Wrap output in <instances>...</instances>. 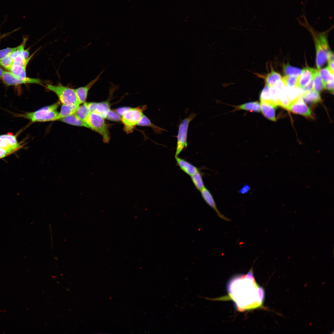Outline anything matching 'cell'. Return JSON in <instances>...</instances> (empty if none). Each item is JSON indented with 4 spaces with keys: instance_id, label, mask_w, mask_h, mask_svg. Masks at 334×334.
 Here are the masks:
<instances>
[{
    "instance_id": "obj_1",
    "label": "cell",
    "mask_w": 334,
    "mask_h": 334,
    "mask_svg": "<svg viewBox=\"0 0 334 334\" xmlns=\"http://www.w3.org/2000/svg\"><path fill=\"white\" fill-rule=\"evenodd\" d=\"M59 102L44 107L36 111L19 114L18 117L29 120L32 122L54 121L59 120V113L56 111Z\"/></svg>"
},
{
    "instance_id": "obj_2",
    "label": "cell",
    "mask_w": 334,
    "mask_h": 334,
    "mask_svg": "<svg viewBox=\"0 0 334 334\" xmlns=\"http://www.w3.org/2000/svg\"><path fill=\"white\" fill-rule=\"evenodd\" d=\"M146 105L130 108L121 116V121L124 125L123 130L127 133L132 132L143 116L146 109Z\"/></svg>"
},
{
    "instance_id": "obj_3",
    "label": "cell",
    "mask_w": 334,
    "mask_h": 334,
    "mask_svg": "<svg viewBox=\"0 0 334 334\" xmlns=\"http://www.w3.org/2000/svg\"><path fill=\"white\" fill-rule=\"evenodd\" d=\"M315 40L316 49V64L318 70L328 60L330 52L326 37V32L316 33Z\"/></svg>"
},
{
    "instance_id": "obj_4",
    "label": "cell",
    "mask_w": 334,
    "mask_h": 334,
    "mask_svg": "<svg viewBox=\"0 0 334 334\" xmlns=\"http://www.w3.org/2000/svg\"><path fill=\"white\" fill-rule=\"evenodd\" d=\"M45 86L57 95L62 104L78 105L80 104L74 89L60 84L57 85L47 84Z\"/></svg>"
},
{
    "instance_id": "obj_5",
    "label": "cell",
    "mask_w": 334,
    "mask_h": 334,
    "mask_svg": "<svg viewBox=\"0 0 334 334\" xmlns=\"http://www.w3.org/2000/svg\"><path fill=\"white\" fill-rule=\"evenodd\" d=\"M104 119L96 113L91 112L86 124L90 129L102 136L104 142L108 143L110 139L109 126Z\"/></svg>"
},
{
    "instance_id": "obj_6",
    "label": "cell",
    "mask_w": 334,
    "mask_h": 334,
    "mask_svg": "<svg viewBox=\"0 0 334 334\" xmlns=\"http://www.w3.org/2000/svg\"><path fill=\"white\" fill-rule=\"evenodd\" d=\"M196 115V114L191 113L183 119L179 125L175 156H178L181 152L187 147L188 126L190 122Z\"/></svg>"
},
{
    "instance_id": "obj_7",
    "label": "cell",
    "mask_w": 334,
    "mask_h": 334,
    "mask_svg": "<svg viewBox=\"0 0 334 334\" xmlns=\"http://www.w3.org/2000/svg\"><path fill=\"white\" fill-rule=\"evenodd\" d=\"M1 79L3 83L8 86L28 84H36L43 85L42 81L39 79L27 77L24 78H19L9 71H4Z\"/></svg>"
},
{
    "instance_id": "obj_8",
    "label": "cell",
    "mask_w": 334,
    "mask_h": 334,
    "mask_svg": "<svg viewBox=\"0 0 334 334\" xmlns=\"http://www.w3.org/2000/svg\"><path fill=\"white\" fill-rule=\"evenodd\" d=\"M287 109L306 117H313L311 110L304 102L301 96L291 101Z\"/></svg>"
},
{
    "instance_id": "obj_9",
    "label": "cell",
    "mask_w": 334,
    "mask_h": 334,
    "mask_svg": "<svg viewBox=\"0 0 334 334\" xmlns=\"http://www.w3.org/2000/svg\"><path fill=\"white\" fill-rule=\"evenodd\" d=\"M21 147L16 137L12 134L0 135V149L5 150L11 153L19 149Z\"/></svg>"
},
{
    "instance_id": "obj_10",
    "label": "cell",
    "mask_w": 334,
    "mask_h": 334,
    "mask_svg": "<svg viewBox=\"0 0 334 334\" xmlns=\"http://www.w3.org/2000/svg\"><path fill=\"white\" fill-rule=\"evenodd\" d=\"M104 71V70L102 71L95 78L91 81L85 86L79 87L75 89L76 95L80 104L82 103L85 101L89 90L93 85L100 79V76Z\"/></svg>"
},
{
    "instance_id": "obj_11",
    "label": "cell",
    "mask_w": 334,
    "mask_h": 334,
    "mask_svg": "<svg viewBox=\"0 0 334 334\" xmlns=\"http://www.w3.org/2000/svg\"><path fill=\"white\" fill-rule=\"evenodd\" d=\"M200 191L202 196L206 203L215 211L220 218L227 221H230L219 211L213 196L208 189L204 187Z\"/></svg>"
},
{
    "instance_id": "obj_12",
    "label": "cell",
    "mask_w": 334,
    "mask_h": 334,
    "mask_svg": "<svg viewBox=\"0 0 334 334\" xmlns=\"http://www.w3.org/2000/svg\"><path fill=\"white\" fill-rule=\"evenodd\" d=\"M261 111L263 114L271 121L276 120L275 110L276 106L272 103L260 102Z\"/></svg>"
},
{
    "instance_id": "obj_13",
    "label": "cell",
    "mask_w": 334,
    "mask_h": 334,
    "mask_svg": "<svg viewBox=\"0 0 334 334\" xmlns=\"http://www.w3.org/2000/svg\"><path fill=\"white\" fill-rule=\"evenodd\" d=\"M314 69L306 67L302 71V72L298 76V87L302 89L312 78L313 74L315 71Z\"/></svg>"
},
{
    "instance_id": "obj_14",
    "label": "cell",
    "mask_w": 334,
    "mask_h": 334,
    "mask_svg": "<svg viewBox=\"0 0 334 334\" xmlns=\"http://www.w3.org/2000/svg\"><path fill=\"white\" fill-rule=\"evenodd\" d=\"M175 158L177 163L180 169L190 176L198 170L197 168L189 162L178 156H175Z\"/></svg>"
},
{
    "instance_id": "obj_15",
    "label": "cell",
    "mask_w": 334,
    "mask_h": 334,
    "mask_svg": "<svg viewBox=\"0 0 334 334\" xmlns=\"http://www.w3.org/2000/svg\"><path fill=\"white\" fill-rule=\"evenodd\" d=\"M301 97L304 102L309 105H314L321 101L319 93L314 90L303 92Z\"/></svg>"
},
{
    "instance_id": "obj_16",
    "label": "cell",
    "mask_w": 334,
    "mask_h": 334,
    "mask_svg": "<svg viewBox=\"0 0 334 334\" xmlns=\"http://www.w3.org/2000/svg\"><path fill=\"white\" fill-rule=\"evenodd\" d=\"M234 107V111L243 110L255 112L261 111L260 104L258 101L249 102Z\"/></svg>"
},
{
    "instance_id": "obj_17",
    "label": "cell",
    "mask_w": 334,
    "mask_h": 334,
    "mask_svg": "<svg viewBox=\"0 0 334 334\" xmlns=\"http://www.w3.org/2000/svg\"><path fill=\"white\" fill-rule=\"evenodd\" d=\"M59 120L70 125L89 128L86 124L79 119L75 114L62 118Z\"/></svg>"
},
{
    "instance_id": "obj_18",
    "label": "cell",
    "mask_w": 334,
    "mask_h": 334,
    "mask_svg": "<svg viewBox=\"0 0 334 334\" xmlns=\"http://www.w3.org/2000/svg\"><path fill=\"white\" fill-rule=\"evenodd\" d=\"M138 125L142 126H147L151 127L156 134H161L166 130L152 123L150 119L143 115L138 123Z\"/></svg>"
},
{
    "instance_id": "obj_19",
    "label": "cell",
    "mask_w": 334,
    "mask_h": 334,
    "mask_svg": "<svg viewBox=\"0 0 334 334\" xmlns=\"http://www.w3.org/2000/svg\"><path fill=\"white\" fill-rule=\"evenodd\" d=\"M90 113L87 107L84 104L80 106H79L74 114L79 119L86 124Z\"/></svg>"
},
{
    "instance_id": "obj_20",
    "label": "cell",
    "mask_w": 334,
    "mask_h": 334,
    "mask_svg": "<svg viewBox=\"0 0 334 334\" xmlns=\"http://www.w3.org/2000/svg\"><path fill=\"white\" fill-rule=\"evenodd\" d=\"M265 84L269 87L275 86L276 82L281 80V76L280 75L272 70L271 72L264 77Z\"/></svg>"
},
{
    "instance_id": "obj_21",
    "label": "cell",
    "mask_w": 334,
    "mask_h": 334,
    "mask_svg": "<svg viewBox=\"0 0 334 334\" xmlns=\"http://www.w3.org/2000/svg\"><path fill=\"white\" fill-rule=\"evenodd\" d=\"M79 105H67L62 104L59 115V120L60 119L75 113Z\"/></svg>"
},
{
    "instance_id": "obj_22",
    "label": "cell",
    "mask_w": 334,
    "mask_h": 334,
    "mask_svg": "<svg viewBox=\"0 0 334 334\" xmlns=\"http://www.w3.org/2000/svg\"><path fill=\"white\" fill-rule=\"evenodd\" d=\"M109 102V101L107 100L98 103L96 111L94 113H98L104 118H106L110 109Z\"/></svg>"
},
{
    "instance_id": "obj_23",
    "label": "cell",
    "mask_w": 334,
    "mask_h": 334,
    "mask_svg": "<svg viewBox=\"0 0 334 334\" xmlns=\"http://www.w3.org/2000/svg\"><path fill=\"white\" fill-rule=\"evenodd\" d=\"M312 79H313V89L315 92L320 93L323 89V84L319 72L315 70Z\"/></svg>"
},
{
    "instance_id": "obj_24",
    "label": "cell",
    "mask_w": 334,
    "mask_h": 334,
    "mask_svg": "<svg viewBox=\"0 0 334 334\" xmlns=\"http://www.w3.org/2000/svg\"><path fill=\"white\" fill-rule=\"evenodd\" d=\"M27 40V38L24 37L21 44L17 47L14 48H7L0 50V59L16 51L24 49Z\"/></svg>"
},
{
    "instance_id": "obj_25",
    "label": "cell",
    "mask_w": 334,
    "mask_h": 334,
    "mask_svg": "<svg viewBox=\"0 0 334 334\" xmlns=\"http://www.w3.org/2000/svg\"><path fill=\"white\" fill-rule=\"evenodd\" d=\"M298 76L295 75H286L283 77L282 81L286 88L298 87Z\"/></svg>"
},
{
    "instance_id": "obj_26",
    "label": "cell",
    "mask_w": 334,
    "mask_h": 334,
    "mask_svg": "<svg viewBox=\"0 0 334 334\" xmlns=\"http://www.w3.org/2000/svg\"><path fill=\"white\" fill-rule=\"evenodd\" d=\"M191 176L193 183L199 191H200L205 187L202 174L198 170Z\"/></svg>"
},
{
    "instance_id": "obj_27",
    "label": "cell",
    "mask_w": 334,
    "mask_h": 334,
    "mask_svg": "<svg viewBox=\"0 0 334 334\" xmlns=\"http://www.w3.org/2000/svg\"><path fill=\"white\" fill-rule=\"evenodd\" d=\"M319 74L323 82L334 81V73L325 67L319 70Z\"/></svg>"
},
{
    "instance_id": "obj_28",
    "label": "cell",
    "mask_w": 334,
    "mask_h": 334,
    "mask_svg": "<svg viewBox=\"0 0 334 334\" xmlns=\"http://www.w3.org/2000/svg\"><path fill=\"white\" fill-rule=\"evenodd\" d=\"M299 87L286 88L287 93L289 100L291 101L301 96L303 92Z\"/></svg>"
},
{
    "instance_id": "obj_29",
    "label": "cell",
    "mask_w": 334,
    "mask_h": 334,
    "mask_svg": "<svg viewBox=\"0 0 334 334\" xmlns=\"http://www.w3.org/2000/svg\"><path fill=\"white\" fill-rule=\"evenodd\" d=\"M283 71L286 75H295L297 76L300 75L302 71L301 69L292 66L289 64L284 66Z\"/></svg>"
},
{
    "instance_id": "obj_30",
    "label": "cell",
    "mask_w": 334,
    "mask_h": 334,
    "mask_svg": "<svg viewBox=\"0 0 334 334\" xmlns=\"http://www.w3.org/2000/svg\"><path fill=\"white\" fill-rule=\"evenodd\" d=\"M259 99L260 102L272 103L271 97L269 87L268 85L265 84L261 91L260 94Z\"/></svg>"
},
{
    "instance_id": "obj_31",
    "label": "cell",
    "mask_w": 334,
    "mask_h": 334,
    "mask_svg": "<svg viewBox=\"0 0 334 334\" xmlns=\"http://www.w3.org/2000/svg\"><path fill=\"white\" fill-rule=\"evenodd\" d=\"M13 59L10 54L0 59V65L10 71L13 64Z\"/></svg>"
},
{
    "instance_id": "obj_32",
    "label": "cell",
    "mask_w": 334,
    "mask_h": 334,
    "mask_svg": "<svg viewBox=\"0 0 334 334\" xmlns=\"http://www.w3.org/2000/svg\"><path fill=\"white\" fill-rule=\"evenodd\" d=\"M269 87L271 99L272 103L276 107L279 106V96L275 86H271Z\"/></svg>"
},
{
    "instance_id": "obj_33",
    "label": "cell",
    "mask_w": 334,
    "mask_h": 334,
    "mask_svg": "<svg viewBox=\"0 0 334 334\" xmlns=\"http://www.w3.org/2000/svg\"><path fill=\"white\" fill-rule=\"evenodd\" d=\"M106 118L109 120L114 121H121V118L116 112L110 109Z\"/></svg>"
},
{
    "instance_id": "obj_34",
    "label": "cell",
    "mask_w": 334,
    "mask_h": 334,
    "mask_svg": "<svg viewBox=\"0 0 334 334\" xmlns=\"http://www.w3.org/2000/svg\"><path fill=\"white\" fill-rule=\"evenodd\" d=\"M98 103L95 102H85L84 104L87 107L90 112H95L96 111Z\"/></svg>"
},
{
    "instance_id": "obj_35",
    "label": "cell",
    "mask_w": 334,
    "mask_h": 334,
    "mask_svg": "<svg viewBox=\"0 0 334 334\" xmlns=\"http://www.w3.org/2000/svg\"><path fill=\"white\" fill-rule=\"evenodd\" d=\"M334 81L323 82V88L333 93Z\"/></svg>"
},
{
    "instance_id": "obj_36",
    "label": "cell",
    "mask_w": 334,
    "mask_h": 334,
    "mask_svg": "<svg viewBox=\"0 0 334 334\" xmlns=\"http://www.w3.org/2000/svg\"><path fill=\"white\" fill-rule=\"evenodd\" d=\"M313 89V79H311L308 83L302 89L303 92H307Z\"/></svg>"
},
{
    "instance_id": "obj_37",
    "label": "cell",
    "mask_w": 334,
    "mask_h": 334,
    "mask_svg": "<svg viewBox=\"0 0 334 334\" xmlns=\"http://www.w3.org/2000/svg\"><path fill=\"white\" fill-rule=\"evenodd\" d=\"M250 186L248 184H246L241 188L239 191V192L241 194H246L250 191Z\"/></svg>"
},
{
    "instance_id": "obj_38",
    "label": "cell",
    "mask_w": 334,
    "mask_h": 334,
    "mask_svg": "<svg viewBox=\"0 0 334 334\" xmlns=\"http://www.w3.org/2000/svg\"><path fill=\"white\" fill-rule=\"evenodd\" d=\"M130 108L129 107H122L115 110L116 112L119 115L122 116L123 113Z\"/></svg>"
},
{
    "instance_id": "obj_39",
    "label": "cell",
    "mask_w": 334,
    "mask_h": 334,
    "mask_svg": "<svg viewBox=\"0 0 334 334\" xmlns=\"http://www.w3.org/2000/svg\"><path fill=\"white\" fill-rule=\"evenodd\" d=\"M328 62L327 67L332 73H334V61H328Z\"/></svg>"
},
{
    "instance_id": "obj_40",
    "label": "cell",
    "mask_w": 334,
    "mask_h": 334,
    "mask_svg": "<svg viewBox=\"0 0 334 334\" xmlns=\"http://www.w3.org/2000/svg\"><path fill=\"white\" fill-rule=\"evenodd\" d=\"M21 54L24 58L26 59H28L29 57V50L28 49H24L23 50L21 51Z\"/></svg>"
},
{
    "instance_id": "obj_41",
    "label": "cell",
    "mask_w": 334,
    "mask_h": 334,
    "mask_svg": "<svg viewBox=\"0 0 334 334\" xmlns=\"http://www.w3.org/2000/svg\"><path fill=\"white\" fill-rule=\"evenodd\" d=\"M328 61H334V54L333 52L330 51L328 56Z\"/></svg>"
},
{
    "instance_id": "obj_42",
    "label": "cell",
    "mask_w": 334,
    "mask_h": 334,
    "mask_svg": "<svg viewBox=\"0 0 334 334\" xmlns=\"http://www.w3.org/2000/svg\"><path fill=\"white\" fill-rule=\"evenodd\" d=\"M5 71L0 67V79H1Z\"/></svg>"
},
{
    "instance_id": "obj_43",
    "label": "cell",
    "mask_w": 334,
    "mask_h": 334,
    "mask_svg": "<svg viewBox=\"0 0 334 334\" xmlns=\"http://www.w3.org/2000/svg\"><path fill=\"white\" fill-rule=\"evenodd\" d=\"M7 35V34H5V35H3L2 36H1V37H0V41L1 40L2 38H3V37H4L6 36Z\"/></svg>"
}]
</instances>
